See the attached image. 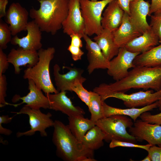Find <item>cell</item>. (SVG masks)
<instances>
[{
    "label": "cell",
    "instance_id": "obj_2",
    "mask_svg": "<svg viewBox=\"0 0 161 161\" xmlns=\"http://www.w3.org/2000/svg\"><path fill=\"white\" fill-rule=\"evenodd\" d=\"M52 141L56 154L65 161H95L94 151L86 148L72 134L68 125L54 121Z\"/></svg>",
    "mask_w": 161,
    "mask_h": 161
},
{
    "label": "cell",
    "instance_id": "obj_18",
    "mask_svg": "<svg viewBox=\"0 0 161 161\" xmlns=\"http://www.w3.org/2000/svg\"><path fill=\"white\" fill-rule=\"evenodd\" d=\"M69 70L66 73L61 74L60 73V67L55 64L53 67V74L57 89L59 92L61 91H70L71 85L76 79H79L84 82L86 79L82 76L84 70L75 67L65 66Z\"/></svg>",
    "mask_w": 161,
    "mask_h": 161
},
{
    "label": "cell",
    "instance_id": "obj_35",
    "mask_svg": "<svg viewBox=\"0 0 161 161\" xmlns=\"http://www.w3.org/2000/svg\"><path fill=\"white\" fill-rule=\"evenodd\" d=\"M147 151L151 161H161V146L151 145Z\"/></svg>",
    "mask_w": 161,
    "mask_h": 161
},
{
    "label": "cell",
    "instance_id": "obj_14",
    "mask_svg": "<svg viewBox=\"0 0 161 161\" xmlns=\"http://www.w3.org/2000/svg\"><path fill=\"white\" fill-rule=\"evenodd\" d=\"M150 4L144 0H134L129 5L130 20L137 30L142 34L151 28L147 21L149 16Z\"/></svg>",
    "mask_w": 161,
    "mask_h": 161
},
{
    "label": "cell",
    "instance_id": "obj_23",
    "mask_svg": "<svg viewBox=\"0 0 161 161\" xmlns=\"http://www.w3.org/2000/svg\"><path fill=\"white\" fill-rule=\"evenodd\" d=\"M93 39L100 48L105 57L110 61L117 55L119 48L115 44L112 32L103 29Z\"/></svg>",
    "mask_w": 161,
    "mask_h": 161
},
{
    "label": "cell",
    "instance_id": "obj_30",
    "mask_svg": "<svg viewBox=\"0 0 161 161\" xmlns=\"http://www.w3.org/2000/svg\"><path fill=\"white\" fill-rule=\"evenodd\" d=\"M12 35L10 30L7 23L0 19V48L6 49L7 44L10 42Z\"/></svg>",
    "mask_w": 161,
    "mask_h": 161
},
{
    "label": "cell",
    "instance_id": "obj_15",
    "mask_svg": "<svg viewBox=\"0 0 161 161\" xmlns=\"http://www.w3.org/2000/svg\"><path fill=\"white\" fill-rule=\"evenodd\" d=\"M26 31L27 34L24 37L19 38L16 35L12 38L11 44L26 50L37 51L41 48L42 31L33 20L28 22Z\"/></svg>",
    "mask_w": 161,
    "mask_h": 161
},
{
    "label": "cell",
    "instance_id": "obj_43",
    "mask_svg": "<svg viewBox=\"0 0 161 161\" xmlns=\"http://www.w3.org/2000/svg\"><path fill=\"white\" fill-rule=\"evenodd\" d=\"M2 124V123H0V134L7 136L11 134L12 131L9 129L4 128Z\"/></svg>",
    "mask_w": 161,
    "mask_h": 161
},
{
    "label": "cell",
    "instance_id": "obj_38",
    "mask_svg": "<svg viewBox=\"0 0 161 161\" xmlns=\"http://www.w3.org/2000/svg\"><path fill=\"white\" fill-rule=\"evenodd\" d=\"M69 36L71 38V45L80 48L82 47L83 44L81 40L82 37L81 36L77 34L73 33Z\"/></svg>",
    "mask_w": 161,
    "mask_h": 161
},
{
    "label": "cell",
    "instance_id": "obj_28",
    "mask_svg": "<svg viewBox=\"0 0 161 161\" xmlns=\"http://www.w3.org/2000/svg\"><path fill=\"white\" fill-rule=\"evenodd\" d=\"M90 97L88 106L91 116L90 119L95 122L104 117L103 111L102 100L101 96L97 93L90 91Z\"/></svg>",
    "mask_w": 161,
    "mask_h": 161
},
{
    "label": "cell",
    "instance_id": "obj_8",
    "mask_svg": "<svg viewBox=\"0 0 161 161\" xmlns=\"http://www.w3.org/2000/svg\"><path fill=\"white\" fill-rule=\"evenodd\" d=\"M13 113L16 114H27L29 117L30 129L25 132H18L16 134L18 137L23 136H31L37 131L40 132L41 136L46 137L47 136L46 129L53 126L54 121L51 118L52 114L49 112L47 114L43 113L40 109H32L25 105L18 112Z\"/></svg>",
    "mask_w": 161,
    "mask_h": 161
},
{
    "label": "cell",
    "instance_id": "obj_9",
    "mask_svg": "<svg viewBox=\"0 0 161 161\" xmlns=\"http://www.w3.org/2000/svg\"><path fill=\"white\" fill-rule=\"evenodd\" d=\"M139 54L131 52L125 47L119 48L117 55L110 61L108 74L116 81L124 78L128 75L129 69L135 66L133 62Z\"/></svg>",
    "mask_w": 161,
    "mask_h": 161
},
{
    "label": "cell",
    "instance_id": "obj_6",
    "mask_svg": "<svg viewBox=\"0 0 161 161\" xmlns=\"http://www.w3.org/2000/svg\"><path fill=\"white\" fill-rule=\"evenodd\" d=\"M113 0H80L81 11L84 21L85 34L89 36L100 33L103 29L101 24L103 11Z\"/></svg>",
    "mask_w": 161,
    "mask_h": 161
},
{
    "label": "cell",
    "instance_id": "obj_39",
    "mask_svg": "<svg viewBox=\"0 0 161 161\" xmlns=\"http://www.w3.org/2000/svg\"><path fill=\"white\" fill-rule=\"evenodd\" d=\"M161 10V0H151L149 16Z\"/></svg>",
    "mask_w": 161,
    "mask_h": 161
},
{
    "label": "cell",
    "instance_id": "obj_10",
    "mask_svg": "<svg viewBox=\"0 0 161 161\" xmlns=\"http://www.w3.org/2000/svg\"><path fill=\"white\" fill-rule=\"evenodd\" d=\"M129 133L137 140H145L151 145L161 146V126L137 120L129 128Z\"/></svg>",
    "mask_w": 161,
    "mask_h": 161
},
{
    "label": "cell",
    "instance_id": "obj_16",
    "mask_svg": "<svg viewBox=\"0 0 161 161\" xmlns=\"http://www.w3.org/2000/svg\"><path fill=\"white\" fill-rule=\"evenodd\" d=\"M83 38L86 42L87 51L89 63L87 70L89 74H91L96 69H107L109 66L110 61L105 57L97 44L85 34Z\"/></svg>",
    "mask_w": 161,
    "mask_h": 161
},
{
    "label": "cell",
    "instance_id": "obj_33",
    "mask_svg": "<svg viewBox=\"0 0 161 161\" xmlns=\"http://www.w3.org/2000/svg\"><path fill=\"white\" fill-rule=\"evenodd\" d=\"M7 82L5 75H0V107H2L6 105L12 106V104L6 102L5 98L7 96Z\"/></svg>",
    "mask_w": 161,
    "mask_h": 161
},
{
    "label": "cell",
    "instance_id": "obj_21",
    "mask_svg": "<svg viewBox=\"0 0 161 161\" xmlns=\"http://www.w3.org/2000/svg\"><path fill=\"white\" fill-rule=\"evenodd\" d=\"M107 6L103 13L101 24L103 29L112 32L121 24L124 12L117 0L111 1Z\"/></svg>",
    "mask_w": 161,
    "mask_h": 161
},
{
    "label": "cell",
    "instance_id": "obj_31",
    "mask_svg": "<svg viewBox=\"0 0 161 161\" xmlns=\"http://www.w3.org/2000/svg\"><path fill=\"white\" fill-rule=\"evenodd\" d=\"M149 25L151 29L158 37L159 42L161 43V10L150 16Z\"/></svg>",
    "mask_w": 161,
    "mask_h": 161
},
{
    "label": "cell",
    "instance_id": "obj_12",
    "mask_svg": "<svg viewBox=\"0 0 161 161\" xmlns=\"http://www.w3.org/2000/svg\"><path fill=\"white\" fill-rule=\"evenodd\" d=\"M29 13L18 3H12L6 11L5 21L9 24L12 35L26 31Z\"/></svg>",
    "mask_w": 161,
    "mask_h": 161
},
{
    "label": "cell",
    "instance_id": "obj_17",
    "mask_svg": "<svg viewBox=\"0 0 161 161\" xmlns=\"http://www.w3.org/2000/svg\"><path fill=\"white\" fill-rule=\"evenodd\" d=\"M66 93V91H61L46 95L49 101V109L60 111L68 117L85 114V112L82 108L72 104Z\"/></svg>",
    "mask_w": 161,
    "mask_h": 161
},
{
    "label": "cell",
    "instance_id": "obj_4",
    "mask_svg": "<svg viewBox=\"0 0 161 161\" xmlns=\"http://www.w3.org/2000/svg\"><path fill=\"white\" fill-rule=\"evenodd\" d=\"M55 52L53 47L41 48L38 51L39 60L37 63L24 71V79L33 80L45 95L59 92L54 86L50 74V64L54 57Z\"/></svg>",
    "mask_w": 161,
    "mask_h": 161
},
{
    "label": "cell",
    "instance_id": "obj_27",
    "mask_svg": "<svg viewBox=\"0 0 161 161\" xmlns=\"http://www.w3.org/2000/svg\"><path fill=\"white\" fill-rule=\"evenodd\" d=\"M105 138L104 132L95 125L87 132L82 143L86 148L94 151L103 146Z\"/></svg>",
    "mask_w": 161,
    "mask_h": 161
},
{
    "label": "cell",
    "instance_id": "obj_19",
    "mask_svg": "<svg viewBox=\"0 0 161 161\" xmlns=\"http://www.w3.org/2000/svg\"><path fill=\"white\" fill-rule=\"evenodd\" d=\"M7 57L9 63L13 65L16 74H20L21 71L20 67H32L39 60L37 51L26 50L19 47L17 49H12Z\"/></svg>",
    "mask_w": 161,
    "mask_h": 161
},
{
    "label": "cell",
    "instance_id": "obj_44",
    "mask_svg": "<svg viewBox=\"0 0 161 161\" xmlns=\"http://www.w3.org/2000/svg\"><path fill=\"white\" fill-rule=\"evenodd\" d=\"M141 161H151V159L147 155L144 159L141 160Z\"/></svg>",
    "mask_w": 161,
    "mask_h": 161
},
{
    "label": "cell",
    "instance_id": "obj_26",
    "mask_svg": "<svg viewBox=\"0 0 161 161\" xmlns=\"http://www.w3.org/2000/svg\"><path fill=\"white\" fill-rule=\"evenodd\" d=\"M133 63L135 66H161V43L138 55Z\"/></svg>",
    "mask_w": 161,
    "mask_h": 161
},
{
    "label": "cell",
    "instance_id": "obj_11",
    "mask_svg": "<svg viewBox=\"0 0 161 161\" xmlns=\"http://www.w3.org/2000/svg\"><path fill=\"white\" fill-rule=\"evenodd\" d=\"M62 28L63 32L69 36L75 33L83 38L85 29L80 0H69L68 13L63 23Z\"/></svg>",
    "mask_w": 161,
    "mask_h": 161
},
{
    "label": "cell",
    "instance_id": "obj_3",
    "mask_svg": "<svg viewBox=\"0 0 161 161\" xmlns=\"http://www.w3.org/2000/svg\"><path fill=\"white\" fill-rule=\"evenodd\" d=\"M38 10L31 8L29 16L42 32L55 35L62 28L68 11L69 0H38Z\"/></svg>",
    "mask_w": 161,
    "mask_h": 161
},
{
    "label": "cell",
    "instance_id": "obj_36",
    "mask_svg": "<svg viewBox=\"0 0 161 161\" xmlns=\"http://www.w3.org/2000/svg\"><path fill=\"white\" fill-rule=\"evenodd\" d=\"M81 48L70 44L67 48V50L71 53L72 59L75 61L80 60L84 54V52Z\"/></svg>",
    "mask_w": 161,
    "mask_h": 161
},
{
    "label": "cell",
    "instance_id": "obj_1",
    "mask_svg": "<svg viewBox=\"0 0 161 161\" xmlns=\"http://www.w3.org/2000/svg\"><path fill=\"white\" fill-rule=\"evenodd\" d=\"M131 89H161V66H135L124 78L107 84L102 83L93 91L99 95L109 92H125Z\"/></svg>",
    "mask_w": 161,
    "mask_h": 161
},
{
    "label": "cell",
    "instance_id": "obj_41",
    "mask_svg": "<svg viewBox=\"0 0 161 161\" xmlns=\"http://www.w3.org/2000/svg\"><path fill=\"white\" fill-rule=\"evenodd\" d=\"M8 0H0V18L5 17L6 12V9Z\"/></svg>",
    "mask_w": 161,
    "mask_h": 161
},
{
    "label": "cell",
    "instance_id": "obj_5",
    "mask_svg": "<svg viewBox=\"0 0 161 161\" xmlns=\"http://www.w3.org/2000/svg\"><path fill=\"white\" fill-rule=\"evenodd\" d=\"M134 123L128 116L114 115L103 117L95 122L105 135V140L110 142L113 140L135 143L136 140L127 131Z\"/></svg>",
    "mask_w": 161,
    "mask_h": 161
},
{
    "label": "cell",
    "instance_id": "obj_37",
    "mask_svg": "<svg viewBox=\"0 0 161 161\" xmlns=\"http://www.w3.org/2000/svg\"><path fill=\"white\" fill-rule=\"evenodd\" d=\"M9 64L7 55L0 48V75L3 74L8 69Z\"/></svg>",
    "mask_w": 161,
    "mask_h": 161
},
{
    "label": "cell",
    "instance_id": "obj_34",
    "mask_svg": "<svg viewBox=\"0 0 161 161\" xmlns=\"http://www.w3.org/2000/svg\"><path fill=\"white\" fill-rule=\"evenodd\" d=\"M145 112L140 116L142 120L152 124L161 125V112L155 114H152L148 112Z\"/></svg>",
    "mask_w": 161,
    "mask_h": 161
},
{
    "label": "cell",
    "instance_id": "obj_42",
    "mask_svg": "<svg viewBox=\"0 0 161 161\" xmlns=\"http://www.w3.org/2000/svg\"><path fill=\"white\" fill-rule=\"evenodd\" d=\"M13 117H10L8 115H2L0 116V123L7 124L11 122Z\"/></svg>",
    "mask_w": 161,
    "mask_h": 161
},
{
    "label": "cell",
    "instance_id": "obj_24",
    "mask_svg": "<svg viewBox=\"0 0 161 161\" xmlns=\"http://www.w3.org/2000/svg\"><path fill=\"white\" fill-rule=\"evenodd\" d=\"M158 102L157 101L151 104L140 108H132L122 109L110 106L104 101L103 102V107L104 117L114 115H121L130 117L134 122L140 117L143 113L152 110L158 107Z\"/></svg>",
    "mask_w": 161,
    "mask_h": 161
},
{
    "label": "cell",
    "instance_id": "obj_40",
    "mask_svg": "<svg viewBox=\"0 0 161 161\" xmlns=\"http://www.w3.org/2000/svg\"><path fill=\"white\" fill-rule=\"evenodd\" d=\"M118 4L125 13L129 14V5L130 3L134 0H117Z\"/></svg>",
    "mask_w": 161,
    "mask_h": 161
},
{
    "label": "cell",
    "instance_id": "obj_29",
    "mask_svg": "<svg viewBox=\"0 0 161 161\" xmlns=\"http://www.w3.org/2000/svg\"><path fill=\"white\" fill-rule=\"evenodd\" d=\"M84 82L79 79H76L71 84L70 87V91L75 92L78 97L87 106L89 104L90 93L83 86Z\"/></svg>",
    "mask_w": 161,
    "mask_h": 161
},
{
    "label": "cell",
    "instance_id": "obj_13",
    "mask_svg": "<svg viewBox=\"0 0 161 161\" xmlns=\"http://www.w3.org/2000/svg\"><path fill=\"white\" fill-rule=\"evenodd\" d=\"M29 93L26 96L20 97L19 95H15L12 99L13 102H17L21 100L22 102L17 104H12L13 106L17 107L23 103L30 108L35 109H49V102L48 97L44 95L42 90L35 85L31 80H28Z\"/></svg>",
    "mask_w": 161,
    "mask_h": 161
},
{
    "label": "cell",
    "instance_id": "obj_25",
    "mask_svg": "<svg viewBox=\"0 0 161 161\" xmlns=\"http://www.w3.org/2000/svg\"><path fill=\"white\" fill-rule=\"evenodd\" d=\"M68 120L69 124L67 125L71 131L81 143L87 132L96 125L95 122L90 119L84 118L83 115L69 117Z\"/></svg>",
    "mask_w": 161,
    "mask_h": 161
},
{
    "label": "cell",
    "instance_id": "obj_7",
    "mask_svg": "<svg viewBox=\"0 0 161 161\" xmlns=\"http://www.w3.org/2000/svg\"><path fill=\"white\" fill-rule=\"evenodd\" d=\"M100 95L103 101L109 98H115L122 100L125 106L129 108L143 107L161 98V89L155 92L150 90L128 94L121 92H109Z\"/></svg>",
    "mask_w": 161,
    "mask_h": 161
},
{
    "label": "cell",
    "instance_id": "obj_46",
    "mask_svg": "<svg viewBox=\"0 0 161 161\" xmlns=\"http://www.w3.org/2000/svg\"><path fill=\"white\" fill-rule=\"evenodd\" d=\"M92 1H97V0H90Z\"/></svg>",
    "mask_w": 161,
    "mask_h": 161
},
{
    "label": "cell",
    "instance_id": "obj_22",
    "mask_svg": "<svg viewBox=\"0 0 161 161\" xmlns=\"http://www.w3.org/2000/svg\"><path fill=\"white\" fill-rule=\"evenodd\" d=\"M159 43L158 37L150 28L127 43L125 47L131 52L140 54L149 50Z\"/></svg>",
    "mask_w": 161,
    "mask_h": 161
},
{
    "label": "cell",
    "instance_id": "obj_20",
    "mask_svg": "<svg viewBox=\"0 0 161 161\" xmlns=\"http://www.w3.org/2000/svg\"><path fill=\"white\" fill-rule=\"evenodd\" d=\"M112 33L115 43L119 48L125 47L127 43L142 35L131 23L129 14L125 12L121 24Z\"/></svg>",
    "mask_w": 161,
    "mask_h": 161
},
{
    "label": "cell",
    "instance_id": "obj_45",
    "mask_svg": "<svg viewBox=\"0 0 161 161\" xmlns=\"http://www.w3.org/2000/svg\"><path fill=\"white\" fill-rule=\"evenodd\" d=\"M158 107L160 111H161V98L158 101Z\"/></svg>",
    "mask_w": 161,
    "mask_h": 161
},
{
    "label": "cell",
    "instance_id": "obj_32",
    "mask_svg": "<svg viewBox=\"0 0 161 161\" xmlns=\"http://www.w3.org/2000/svg\"><path fill=\"white\" fill-rule=\"evenodd\" d=\"M151 146V145L149 144L146 145H140L131 142L115 140L111 141L109 145L110 148H114L117 147L136 148L144 149L147 151Z\"/></svg>",
    "mask_w": 161,
    "mask_h": 161
}]
</instances>
